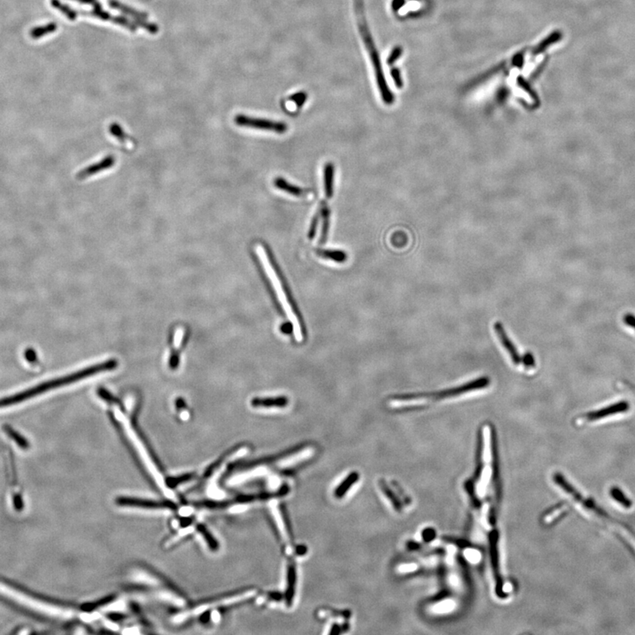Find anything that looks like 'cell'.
<instances>
[{
	"label": "cell",
	"instance_id": "6da1fadb",
	"mask_svg": "<svg viewBox=\"0 0 635 635\" xmlns=\"http://www.w3.org/2000/svg\"><path fill=\"white\" fill-rule=\"evenodd\" d=\"M117 366V361L109 360L108 362H104L102 364H99V365H94V366H92V367H89V368L75 372V373L71 374V375L62 377V378H58V379H56V380H49V381H47V382L39 384V385H36L34 387L28 388V389L17 393L15 395H10L8 397L0 399V409H4V408H7V407L17 405L19 403H23V402H26L27 400L34 398L38 395L44 394L46 392L56 389L57 387H60L62 386H66L68 384L74 383L78 380L92 376V375H94L98 372H105V371L112 370V369L116 368Z\"/></svg>",
	"mask_w": 635,
	"mask_h": 635
},
{
	"label": "cell",
	"instance_id": "7a4b0ae2",
	"mask_svg": "<svg viewBox=\"0 0 635 635\" xmlns=\"http://www.w3.org/2000/svg\"><path fill=\"white\" fill-rule=\"evenodd\" d=\"M355 4V12L357 18V26L360 32L361 36L364 41L366 50L370 56V60L372 62V67L375 73L377 85L380 90V95L383 102L386 104H392L395 101L394 94L390 88L387 86L386 77L384 74L383 68L380 61V55L378 52L376 45L372 39V34L369 29L368 24L366 22L364 8V0H354Z\"/></svg>",
	"mask_w": 635,
	"mask_h": 635
},
{
	"label": "cell",
	"instance_id": "3957f363",
	"mask_svg": "<svg viewBox=\"0 0 635 635\" xmlns=\"http://www.w3.org/2000/svg\"><path fill=\"white\" fill-rule=\"evenodd\" d=\"M490 384V380L488 378L484 377L480 378L478 380L471 381L470 383L464 384L461 387H455L451 389H447L444 391L438 392V393H432L430 395H419L416 397H410V398L404 399V405L409 408V407H417L423 406L425 404H428L431 401H438V400H442V399L452 398L455 396H459L460 395H463L465 393L469 392L475 391L478 389H482L483 387H487Z\"/></svg>",
	"mask_w": 635,
	"mask_h": 635
},
{
	"label": "cell",
	"instance_id": "277c9868",
	"mask_svg": "<svg viewBox=\"0 0 635 635\" xmlns=\"http://www.w3.org/2000/svg\"><path fill=\"white\" fill-rule=\"evenodd\" d=\"M253 592L252 591H244L240 594L233 595V596H229L225 598H220L217 601L210 602V603H206L202 605L196 606L193 609L185 611L184 613H180L178 615L173 618V622L179 624V623H184L185 621L193 619L195 617L201 615L202 613H206L209 610H213L214 608H218L221 606H227V605H234L237 604L238 602L244 601L247 598H251Z\"/></svg>",
	"mask_w": 635,
	"mask_h": 635
},
{
	"label": "cell",
	"instance_id": "5b68a950",
	"mask_svg": "<svg viewBox=\"0 0 635 635\" xmlns=\"http://www.w3.org/2000/svg\"><path fill=\"white\" fill-rule=\"evenodd\" d=\"M235 123L238 126L252 128V129H259V130H264V131H270V132H277V133H283V132H285L288 130L287 124L285 123H283V122H277V121L265 119V118L249 117V116L240 115V114L235 117Z\"/></svg>",
	"mask_w": 635,
	"mask_h": 635
},
{
	"label": "cell",
	"instance_id": "8992f818",
	"mask_svg": "<svg viewBox=\"0 0 635 635\" xmlns=\"http://www.w3.org/2000/svg\"><path fill=\"white\" fill-rule=\"evenodd\" d=\"M79 15L92 16L95 17L98 19H102V20H109L113 23H116L117 25L124 26L127 29L132 32H136L137 31V26L134 22L131 21L130 19H126L124 16H114L110 14L108 11H103L102 7H94V10L92 11H78Z\"/></svg>",
	"mask_w": 635,
	"mask_h": 635
},
{
	"label": "cell",
	"instance_id": "52a82bcc",
	"mask_svg": "<svg viewBox=\"0 0 635 635\" xmlns=\"http://www.w3.org/2000/svg\"><path fill=\"white\" fill-rule=\"evenodd\" d=\"M494 329L496 332L497 336L501 342V344L503 345L504 349L508 352V356L510 357L512 362L514 365L516 366H520L523 365V357L519 355L516 347L514 345V343L511 342V340L508 337V335L506 334V332L504 330L502 324L500 322H496L494 325Z\"/></svg>",
	"mask_w": 635,
	"mask_h": 635
},
{
	"label": "cell",
	"instance_id": "ba28073f",
	"mask_svg": "<svg viewBox=\"0 0 635 635\" xmlns=\"http://www.w3.org/2000/svg\"><path fill=\"white\" fill-rule=\"evenodd\" d=\"M115 162H116V158H115V156H113L111 154H109V156L103 158L102 161L98 162L97 163L93 164V165L88 166V167H86L85 169H83L82 170H80V171L76 175V177H77V179H79V180H82V179H85V178L91 177V176L95 175V174H97V173L102 172L103 170L110 169L112 166L115 165Z\"/></svg>",
	"mask_w": 635,
	"mask_h": 635
},
{
	"label": "cell",
	"instance_id": "9c48e42d",
	"mask_svg": "<svg viewBox=\"0 0 635 635\" xmlns=\"http://www.w3.org/2000/svg\"><path fill=\"white\" fill-rule=\"evenodd\" d=\"M324 192L327 199H331L334 195V181H335V165L332 162H327L324 166Z\"/></svg>",
	"mask_w": 635,
	"mask_h": 635
},
{
	"label": "cell",
	"instance_id": "30bf717a",
	"mask_svg": "<svg viewBox=\"0 0 635 635\" xmlns=\"http://www.w3.org/2000/svg\"><path fill=\"white\" fill-rule=\"evenodd\" d=\"M109 4L110 7L114 8L117 11H121L124 14L131 16L134 20H137V19H147V18H148L147 13L137 11L134 8L128 6L126 4H123V3H121L117 0H109Z\"/></svg>",
	"mask_w": 635,
	"mask_h": 635
},
{
	"label": "cell",
	"instance_id": "8fae6325",
	"mask_svg": "<svg viewBox=\"0 0 635 635\" xmlns=\"http://www.w3.org/2000/svg\"><path fill=\"white\" fill-rule=\"evenodd\" d=\"M320 215L322 217V230L320 236V244H326L328 237L329 225H330V209L327 207L326 202H322L320 207Z\"/></svg>",
	"mask_w": 635,
	"mask_h": 635
},
{
	"label": "cell",
	"instance_id": "7c38bea8",
	"mask_svg": "<svg viewBox=\"0 0 635 635\" xmlns=\"http://www.w3.org/2000/svg\"><path fill=\"white\" fill-rule=\"evenodd\" d=\"M274 184L276 188L282 190L287 193H290L291 195L303 196L305 194V191L303 189L298 187L297 185L290 184L282 177H276L274 181Z\"/></svg>",
	"mask_w": 635,
	"mask_h": 635
},
{
	"label": "cell",
	"instance_id": "4fadbf2b",
	"mask_svg": "<svg viewBox=\"0 0 635 635\" xmlns=\"http://www.w3.org/2000/svg\"><path fill=\"white\" fill-rule=\"evenodd\" d=\"M610 496L613 499V501H615L618 505H620V507H622L625 509H629L633 507V502L626 495V493L622 490H620L618 487H613L610 490Z\"/></svg>",
	"mask_w": 635,
	"mask_h": 635
},
{
	"label": "cell",
	"instance_id": "5bb4252c",
	"mask_svg": "<svg viewBox=\"0 0 635 635\" xmlns=\"http://www.w3.org/2000/svg\"><path fill=\"white\" fill-rule=\"evenodd\" d=\"M287 590H286V599L288 604H290L293 599L296 585V569L293 565H290L288 568L287 575Z\"/></svg>",
	"mask_w": 635,
	"mask_h": 635
},
{
	"label": "cell",
	"instance_id": "9a60e30c",
	"mask_svg": "<svg viewBox=\"0 0 635 635\" xmlns=\"http://www.w3.org/2000/svg\"><path fill=\"white\" fill-rule=\"evenodd\" d=\"M57 29V25L55 22L46 24L44 26H39L33 27L29 32V35L32 39L37 40L45 36L46 34H51Z\"/></svg>",
	"mask_w": 635,
	"mask_h": 635
},
{
	"label": "cell",
	"instance_id": "2e32d148",
	"mask_svg": "<svg viewBox=\"0 0 635 635\" xmlns=\"http://www.w3.org/2000/svg\"><path fill=\"white\" fill-rule=\"evenodd\" d=\"M317 254L324 259H331L342 263L347 259V253L341 250H318Z\"/></svg>",
	"mask_w": 635,
	"mask_h": 635
},
{
	"label": "cell",
	"instance_id": "e0dca14e",
	"mask_svg": "<svg viewBox=\"0 0 635 635\" xmlns=\"http://www.w3.org/2000/svg\"><path fill=\"white\" fill-rule=\"evenodd\" d=\"M50 4L52 5L53 8L62 12L63 15L65 16L70 20H75L77 17L79 16L78 11L70 7L68 4L62 3L60 0H50Z\"/></svg>",
	"mask_w": 635,
	"mask_h": 635
},
{
	"label": "cell",
	"instance_id": "ac0fdd59",
	"mask_svg": "<svg viewBox=\"0 0 635 635\" xmlns=\"http://www.w3.org/2000/svg\"><path fill=\"white\" fill-rule=\"evenodd\" d=\"M358 479V475L357 473L350 474L348 478H346L344 481L342 482L341 485L335 491V496L337 498H342V496L345 495V493L350 489V486L354 485Z\"/></svg>",
	"mask_w": 635,
	"mask_h": 635
},
{
	"label": "cell",
	"instance_id": "d6986e66",
	"mask_svg": "<svg viewBox=\"0 0 635 635\" xmlns=\"http://www.w3.org/2000/svg\"><path fill=\"white\" fill-rule=\"evenodd\" d=\"M132 578L135 582L146 583V584H149V585H157V584H159V581L156 578H154L153 575H151L150 574H147L146 572L141 571V570L135 571V573H132Z\"/></svg>",
	"mask_w": 635,
	"mask_h": 635
},
{
	"label": "cell",
	"instance_id": "ffe728a7",
	"mask_svg": "<svg viewBox=\"0 0 635 635\" xmlns=\"http://www.w3.org/2000/svg\"><path fill=\"white\" fill-rule=\"evenodd\" d=\"M109 132L111 133V135L114 136L116 139L120 140L119 142H122L123 144H128L127 141H125L126 139L128 140V136L124 133L123 129L118 124H111L110 127H109Z\"/></svg>",
	"mask_w": 635,
	"mask_h": 635
},
{
	"label": "cell",
	"instance_id": "44dd1931",
	"mask_svg": "<svg viewBox=\"0 0 635 635\" xmlns=\"http://www.w3.org/2000/svg\"><path fill=\"white\" fill-rule=\"evenodd\" d=\"M320 210L318 211V212L316 213L315 215H314V216H313V218H312V222H311V225H310V229H309L308 231L309 239H312L313 237H315L316 232H317V229H318V225H319V222H320Z\"/></svg>",
	"mask_w": 635,
	"mask_h": 635
},
{
	"label": "cell",
	"instance_id": "7402d4cb",
	"mask_svg": "<svg viewBox=\"0 0 635 635\" xmlns=\"http://www.w3.org/2000/svg\"><path fill=\"white\" fill-rule=\"evenodd\" d=\"M307 99V94L305 92H298L296 94H292L290 97V101L295 102L297 107H302L305 104Z\"/></svg>",
	"mask_w": 635,
	"mask_h": 635
},
{
	"label": "cell",
	"instance_id": "603a6c76",
	"mask_svg": "<svg viewBox=\"0 0 635 635\" xmlns=\"http://www.w3.org/2000/svg\"><path fill=\"white\" fill-rule=\"evenodd\" d=\"M523 364L526 368H533L536 365L535 358L532 354L526 353L523 357Z\"/></svg>",
	"mask_w": 635,
	"mask_h": 635
},
{
	"label": "cell",
	"instance_id": "cb8c5ba5",
	"mask_svg": "<svg viewBox=\"0 0 635 635\" xmlns=\"http://www.w3.org/2000/svg\"><path fill=\"white\" fill-rule=\"evenodd\" d=\"M402 49H401V48H398V47H397V48L394 49V50H393L391 54H390V56H388V58H387V64H394L395 61L397 60L399 57H400V56L402 55Z\"/></svg>",
	"mask_w": 635,
	"mask_h": 635
},
{
	"label": "cell",
	"instance_id": "d4e9b609",
	"mask_svg": "<svg viewBox=\"0 0 635 635\" xmlns=\"http://www.w3.org/2000/svg\"><path fill=\"white\" fill-rule=\"evenodd\" d=\"M391 75L392 77H393V79H394V81H395L396 86L399 87V88L402 87V86H403V82H402V78H401V73H400V71H399L398 69H396V68L393 69L391 71Z\"/></svg>",
	"mask_w": 635,
	"mask_h": 635
},
{
	"label": "cell",
	"instance_id": "484cf974",
	"mask_svg": "<svg viewBox=\"0 0 635 635\" xmlns=\"http://www.w3.org/2000/svg\"><path fill=\"white\" fill-rule=\"evenodd\" d=\"M81 4H92L94 7H102V4L98 0H73Z\"/></svg>",
	"mask_w": 635,
	"mask_h": 635
},
{
	"label": "cell",
	"instance_id": "4316f807",
	"mask_svg": "<svg viewBox=\"0 0 635 635\" xmlns=\"http://www.w3.org/2000/svg\"><path fill=\"white\" fill-rule=\"evenodd\" d=\"M403 4V0H395L394 1V8L401 7V5Z\"/></svg>",
	"mask_w": 635,
	"mask_h": 635
}]
</instances>
